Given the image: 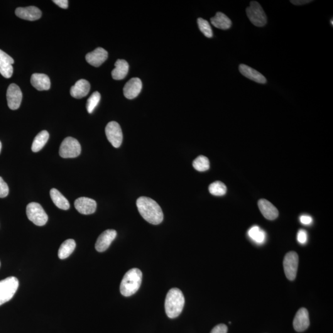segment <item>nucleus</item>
I'll use <instances>...</instances> for the list:
<instances>
[{"label": "nucleus", "instance_id": "nucleus-1", "mask_svg": "<svg viewBox=\"0 0 333 333\" xmlns=\"http://www.w3.org/2000/svg\"><path fill=\"white\" fill-rule=\"evenodd\" d=\"M136 206L142 217L149 224L159 225L163 221V210L155 200L142 197L137 200Z\"/></svg>", "mask_w": 333, "mask_h": 333}, {"label": "nucleus", "instance_id": "nucleus-2", "mask_svg": "<svg viewBox=\"0 0 333 333\" xmlns=\"http://www.w3.org/2000/svg\"><path fill=\"white\" fill-rule=\"evenodd\" d=\"M185 305V298L182 291L178 288H172L168 291L165 301L166 315L170 318L178 317L182 313Z\"/></svg>", "mask_w": 333, "mask_h": 333}, {"label": "nucleus", "instance_id": "nucleus-3", "mask_svg": "<svg viewBox=\"0 0 333 333\" xmlns=\"http://www.w3.org/2000/svg\"><path fill=\"white\" fill-rule=\"evenodd\" d=\"M143 275L138 268H132L129 270L122 279L120 291L126 297L133 295L140 288Z\"/></svg>", "mask_w": 333, "mask_h": 333}, {"label": "nucleus", "instance_id": "nucleus-4", "mask_svg": "<svg viewBox=\"0 0 333 333\" xmlns=\"http://www.w3.org/2000/svg\"><path fill=\"white\" fill-rule=\"evenodd\" d=\"M19 281L14 276L0 281V305L8 302L18 290Z\"/></svg>", "mask_w": 333, "mask_h": 333}, {"label": "nucleus", "instance_id": "nucleus-5", "mask_svg": "<svg viewBox=\"0 0 333 333\" xmlns=\"http://www.w3.org/2000/svg\"><path fill=\"white\" fill-rule=\"evenodd\" d=\"M247 17L254 26L262 28L265 26L267 18L261 4L257 1H251L250 6L246 8Z\"/></svg>", "mask_w": 333, "mask_h": 333}, {"label": "nucleus", "instance_id": "nucleus-6", "mask_svg": "<svg viewBox=\"0 0 333 333\" xmlns=\"http://www.w3.org/2000/svg\"><path fill=\"white\" fill-rule=\"evenodd\" d=\"M26 214L28 219L37 226H43L48 222V215L37 202H31L27 205Z\"/></svg>", "mask_w": 333, "mask_h": 333}, {"label": "nucleus", "instance_id": "nucleus-7", "mask_svg": "<svg viewBox=\"0 0 333 333\" xmlns=\"http://www.w3.org/2000/svg\"><path fill=\"white\" fill-rule=\"evenodd\" d=\"M81 146L79 142L72 137L64 139L60 148V155L63 158H74L80 155Z\"/></svg>", "mask_w": 333, "mask_h": 333}, {"label": "nucleus", "instance_id": "nucleus-8", "mask_svg": "<svg viewBox=\"0 0 333 333\" xmlns=\"http://www.w3.org/2000/svg\"><path fill=\"white\" fill-rule=\"evenodd\" d=\"M299 264V256L296 252L291 251L286 254L283 261L284 270L286 277L290 281L295 280Z\"/></svg>", "mask_w": 333, "mask_h": 333}, {"label": "nucleus", "instance_id": "nucleus-9", "mask_svg": "<svg viewBox=\"0 0 333 333\" xmlns=\"http://www.w3.org/2000/svg\"><path fill=\"white\" fill-rule=\"evenodd\" d=\"M107 139L114 148H119L123 140V134L120 125L116 122L112 121L107 124L106 129Z\"/></svg>", "mask_w": 333, "mask_h": 333}, {"label": "nucleus", "instance_id": "nucleus-10", "mask_svg": "<svg viewBox=\"0 0 333 333\" xmlns=\"http://www.w3.org/2000/svg\"><path fill=\"white\" fill-rule=\"evenodd\" d=\"M6 99L9 109L12 110L19 109L23 100V93L20 88L14 83H12L7 90Z\"/></svg>", "mask_w": 333, "mask_h": 333}, {"label": "nucleus", "instance_id": "nucleus-11", "mask_svg": "<svg viewBox=\"0 0 333 333\" xmlns=\"http://www.w3.org/2000/svg\"><path fill=\"white\" fill-rule=\"evenodd\" d=\"M74 205L77 211L83 215L94 214L96 211L97 207L95 200L86 197L78 198L75 200Z\"/></svg>", "mask_w": 333, "mask_h": 333}, {"label": "nucleus", "instance_id": "nucleus-12", "mask_svg": "<svg viewBox=\"0 0 333 333\" xmlns=\"http://www.w3.org/2000/svg\"><path fill=\"white\" fill-rule=\"evenodd\" d=\"M117 236L114 230H107L100 235L95 244V249L100 253L106 251Z\"/></svg>", "mask_w": 333, "mask_h": 333}, {"label": "nucleus", "instance_id": "nucleus-13", "mask_svg": "<svg viewBox=\"0 0 333 333\" xmlns=\"http://www.w3.org/2000/svg\"><path fill=\"white\" fill-rule=\"evenodd\" d=\"M310 325L309 314L307 309L301 308L296 313L293 321V327L296 332H302Z\"/></svg>", "mask_w": 333, "mask_h": 333}, {"label": "nucleus", "instance_id": "nucleus-14", "mask_svg": "<svg viewBox=\"0 0 333 333\" xmlns=\"http://www.w3.org/2000/svg\"><path fill=\"white\" fill-rule=\"evenodd\" d=\"M141 89V80L139 78H132L124 86V96L129 100L135 99L140 94Z\"/></svg>", "mask_w": 333, "mask_h": 333}, {"label": "nucleus", "instance_id": "nucleus-15", "mask_svg": "<svg viewBox=\"0 0 333 333\" xmlns=\"http://www.w3.org/2000/svg\"><path fill=\"white\" fill-rule=\"evenodd\" d=\"M14 61L10 56L0 50V73L4 77H11L13 73V65Z\"/></svg>", "mask_w": 333, "mask_h": 333}, {"label": "nucleus", "instance_id": "nucleus-16", "mask_svg": "<svg viewBox=\"0 0 333 333\" xmlns=\"http://www.w3.org/2000/svg\"><path fill=\"white\" fill-rule=\"evenodd\" d=\"M107 57L108 53L106 50L102 48H98L92 52L88 53L85 59L90 65L97 67L103 64Z\"/></svg>", "mask_w": 333, "mask_h": 333}, {"label": "nucleus", "instance_id": "nucleus-17", "mask_svg": "<svg viewBox=\"0 0 333 333\" xmlns=\"http://www.w3.org/2000/svg\"><path fill=\"white\" fill-rule=\"evenodd\" d=\"M15 13L18 18L30 21L38 20L42 14L40 9L35 6L18 8L16 9Z\"/></svg>", "mask_w": 333, "mask_h": 333}, {"label": "nucleus", "instance_id": "nucleus-18", "mask_svg": "<svg viewBox=\"0 0 333 333\" xmlns=\"http://www.w3.org/2000/svg\"><path fill=\"white\" fill-rule=\"evenodd\" d=\"M258 206L262 214L266 219L273 220L278 217V210L268 200L262 199L259 200Z\"/></svg>", "mask_w": 333, "mask_h": 333}, {"label": "nucleus", "instance_id": "nucleus-19", "mask_svg": "<svg viewBox=\"0 0 333 333\" xmlns=\"http://www.w3.org/2000/svg\"><path fill=\"white\" fill-rule=\"evenodd\" d=\"M239 70L242 75L254 82L262 83V84H265L266 83V78L262 73L248 66L239 65Z\"/></svg>", "mask_w": 333, "mask_h": 333}, {"label": "nucleus", "instance_id": "nucleus-20", "mask_svg": "<svg viewBox=\"0 0 333 333\" xmlns=\"http://www.w3.org/2000/svg\"><path fill=\"white\" fill-rule=\"evenodd\" d=\"M90 90V84L87 80L81 79L78 80L70 89V95L73 98L80 99L86 97Z\"/></svg>", "mask_w": 333, "mask_h": 333}, {"label": "nucleus", "instance_id": "nucleus-21", "mask_svg": "<svg viewBox=\"0 0 333 333\" xmlns=\"http://www.w3.org/2000/svg\"><path fill=\"white\" fill-rule=\"evenodd\" d=\"M31 84L39 91L50 90L51 82L48 75L44 73H33L31 79Z\"/></svg>", "mask_w": 333, "mask_h": 333}, {"label": "nucleus", "instance_id": "nucleus-22", "mask_svg": "<svg viewBox=\"0 0 333 333\" xmlns=\"http://www.w3.org/2000/svg\"><path fill=\"white\" fill-rule=\"evenodd\" d=\"M129 65L126 61L118 60L115 63V68L112 71V77L114 80L124 79L128 73Z\"/></svg>", "mask_w": 333, "mask_h": 333}, {"label": "nucleus", "instance_id": "nucleus-23", "mask_svg": "<svg viewBox=\"0 0 333 333\" xmlns=\"http://www.w3.org/2000/svg\"><path fill=\"white\" fill-rule=\"evenodd\" d=\"M210 22L215 28L222 30H227L231 28L232 25V22L229 17L221 12H218L214 17L210 19Z\"/></svg>", "mask_w": 333, "mask_h": 333}, {"label": "nucleus", "instance_id": "nucleus-24", "mask_svg": "<svg viewBox=\"0 0 333 333\" xmlns=\"http://www.w3.org/2000/svg\"><path fill=\"white\" fill-rule=\"evenodd\" d=\"M50 197L54 204L56 206L63 210H68L70 207V204L68 200L55 188H53L50 191Z\"/></svg>", "mask_w": 333, "mask_h": 333}, {"label": "nucleus", "instance_id": "nucleus-25", "mask_svg": "<svg viewBox=\"0 0 333 333\" xmlns=\"http://www.w3.org/2000/svg\"><path fill=\"white\" fill-rule=\"evenodd\" d=\"M76 243L74 240L69 239L66 240L61 245L58 251V257L60 259H65L70 256L74 251Z\"/></svg>", "mask_w": 333, "mask_h": 333}, {"label": "nucleus", "instance_id": "nucleus-26", "mask_svg": "<svg viewBox=\"0 0 333 333\" xmlns=\"http://www.w3.org/2000/svg\"><path fill=\"white\" fill-rule=\"evenodd\" d=\"M49 136L50 135H49L47 131H43L40 132L35 136V138H34L33 145H32V150L35 152V153L40 151L43 148L44 146L45 145L46 143H47Z\"/></svg>", "mask_w": 333, "mask_h": 333}, {"label": "nucleus", "instance_id": "nucleus-27", "mask_svg": "<svg viewBox=\"0 0 333 333\" xmlns=\"http://www.w3.org/2000/svg\"><path fill=\"white\" fill-rule=\"evenodd\" d=\"M248 235L251 239L258 244H263L266 239V233L258 226H254L248 231Z\"/></svg>", "mask_w": 333, "mask_h": 333}, {"label": "nucleus", "instance_id": "nucleus-28", "mask_svg": "<svg viewBox=\"0 0 333 333\" xmlns=\"http://www.w3.org/2000/svg\"><path fill=\"white\" fill-rule=\"evenodd\" d=\"M193 167L199 172H204L209 169L210 163L209 159L204 156H200L195 159L193 163Z\"/></svg>", "mask_w": 333, "mask_h": 333}, {"label": "nucleus", "instance_id": "nucleus-29", "mask_svg": "<svg viewBox=\"0 0 333 333\" xmlns=\"http://www.w3.org/2000/svg\"><path fill=\"white\" fill-rule=\"evenodd\" d=\"M209 190L210 194L216 197H222L226 194L227 188L224 183L216 181L209 185Z\"/></svg>", "mask_w": 333, "mask_h": 333}, {"label": "nucleus", "instance_id": "nucleus-30", "mask_svg": "<svg viewBox=\"0 0 333 333\" xmlns=\"http://www.w3.org/2000/svg\"><path fill=\"white\" fill-rule=\"evenodd\" d=\"M100 100H101V95L99 92H95L91 95L87 100V110L89 114H92L94 109L99 104Z\"/></svg>", "mask_w": 333, "mask_h": 333}, {"label": "nucleus", "instance_id": "nucleus-31", "mask_svg": "<svg viewBox=\"0 0 333 333\" xmlns=\"http://www.w3.org/2000/svg\"><path fill=\"white\" fill-rule=\"evenodd\" d=\"M198 24L200 32L207 38H212L213 32L209 22L202 18L198 19Z\"/></svg>", "mask_w": 333, "mask_h": 333}, {"label": "nucleus", "instance_id": "nucleus-32", "mask_svg": "<svg viewBox=\"0 0 333 333\" xmlns=\"http://www.w3.org/2000/svg\"><path fill=\"white\" fill-rule=\"evenodd\" d=\"M9 194V188L3 178L0 177V198H5Z\"/></svg>", "mask_w": 333, "mask_h": 333}, {"label": "nucleus", "instance_id": "nucleus-33", "mask_svg": "<svg viewBox=\"0 0 333 333\" xmlns=\"http://www.w3.org/2000/svg\"><path fill=\"white\" fill-rule=\"evenodd\" d=\"M298 241L300 244H305L307 241V233L304 230H300L297 236Z\"/></svg>", "mask_w": 333, "mask_h": 333}, {"label": "nucleus", "instance_id": "nucleus-34", "mask_svg": "<svg viewBox=\"0 0 333 333\" xmlns=\"http://www.w3.org/2000/svg\"><path fill=\"white\" fill-rule=\"evenodd\" d=\"M227 332L228 328L227 326L224 324H220L215 326L210 333H227Z\"/></svg>", "mask_w": 333, "mask_h": 333}, {"label": "nucleus", "instance_id": "nucleus-35", "mask_svg": "<svg viewBox=\"0 0 333 333\" xmlns=\"http://www.w3.org/2000/svg\"><path fill=\"white\" fill-rule=\"evenodd\" d=\"M300 221L303 225H310L312 224L313 220L309 215H304L300 217Z\"/></svg>", "mask_w": 333, "mask_h": 333}, {"label": "nucleus", "instance_id": "nucleus-36", "mask_svg": "<svg viewBox=\"0 0 333 333\" xmlns=\"http://www.w3.org/2000/svg\"><path fill=\"white\" fill-rule=\"evenodd\" d=\"M53 1L61 8L67 9L68 8V1L67 0H54Z\"/></svg>", "mask_w": 333, "mask_h": 333}, {"label": "nucleus", "instance_id": "nucleus-37", "mask_svg": "<svg viewBox=\"0 0 333 333\" xmlns=\"http://www.w3.org/2000/svg\"><path fill=\"white\" fill-rule=\"evenodd\" d=\"M312 1L310 0H292V1H291V3L295 4V5H303V4L309 3Z\"/></svg>", "mask_w": 333, "mask_h": 333}, {"label": "nucleus", "instance_id": "nucleus-38", "mask_svg": "<svg viewBox=\"0 0 333 333\" xmlns=\"http://www.w3.org/2000/svg\"><path fill=\"white\" fill-rule=\"evenodd\" d=\"M1 148H2V144H1V141H0V153H1Z\"/></svg>", "mask_w": 333, "mask_h": 333}, {"label": "nucleus", "instance_id": "nucleus-39", "mask_svg": "<svg viewBox=\"0 0 333 333\" xmlns=\"http://www.w3.org/2000/svg\"><path fill=\"white\" fill-rule=\"evenodd\" d=\"M331 23H332V25L333 26V19H332V21H331Z\"/></svg>", "mask_w": 333, "mask_h": 333}, {"label": "nucleus", "instance_id": "nucleus-40", "mask_svg": "<svg viewBox=\"0 0 333 333\" xmlns=\"http://www.w3.org/2000/svg\"><path fill=\"white\" fill-rule=\"evenodd\" d=\"M0 265H1V264H0Z\"/></svg>", "mask_w": 333, "mask_h": 333}]
</instances>
